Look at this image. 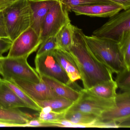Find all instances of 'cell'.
<instances>
[{"label": "cell", "mask_w": 130, "mask_h": 130, "mask_svg": "<svg viewBox=\"0 0 130 130\" xmlns=\"http://www.w3.org/2000/svg\"><path fill=\"white\" fill-rule=\"evenodd\" d=\"M82 29L74 26L73 46L68 51L77 66L84 89L113 79L112 73L99 61L90 51Z\"/></svg>", "instance_id": "cell-1"}, {"label": "cell", "mask_w": 130, "mask_h": 130, "mask_svg": "<svg viewBox=\"0 0 130 130\" xmlns=\"http://www.w3.org/2000/svg\"><path fill=\"white\" fill-rule=\"evenodd\" d=\"M84 38L94 57L112 73L117 74L127 68L118 42L93 35H85Z\"/></svg>", "instance_id": "cell-2"}, {"label": "cell", "mask_w": 130, "mask_h": 130, "mask_svg": "<svg viewBox=\"0 0 130 130\" xmlns=\"http://www.w3.org/2000/svg\"><path fill=\"white\" fill-rule=\"evenodd\" d=\"M2 12L9 39L12 42L31 27L32 12L28 0H17Z\"/></svg>", "instance_id": "cell-3"}, {"label": "cell", "mask_w": 130, "mask_h": 130, "mask_svg": "<svg viewBox=\"0 0 130 130\" xmlns=\"http://www.w3.org/2000/svg\"><path fill=\"white\" fill-rule=\"evenodd\" d=\"M26 58L3 57L2 74L6 80L20 79L35 83L41 81L38 74L28 63Z\"/></svg>", "instance_id": "cell-4"}, {"label": "cell", "mask_w": 130, "mask_h": 130, "mask_svg": "<svg viewBox=\"0 0 130 130\" xmlns=\"http://www.w3.org/2000/svg\"><path fill=\"white\" fill-rule=\"evenodd\" d=\"M70 23L68 11L59 0L48 10L44 19L40 35L42 42L56 36L64 26Z\"/></svg>", "instance_id": "cell-5"}, {"label": "cell", "mask_w": 130, "mask_h": 130, "mask_svg": "<svg viewBox=\"0 0 130 130\" xmlns=\"http://www.w3.org/2000/svg\"><path fill=\"white\" fill-rule=\"evenodd\" d=\"M130 31V9L124 10L110 17L93 35L118 42L124 32Z\"/></svg>", "instance_id": "cell-6"}, {"label": "cell", "mask_w": 130, "mask_h": 130, "mask_svg": "<svg viewBox=\"0 0 130 130\" xmlns=\"http://www.w3.org/2000/svg\"><path fill=\"white\" fill-rule=\"evenodd\" d=\"M54 51L36 55L35 61L36 71L40 76H45L52 77L70 86L71 84L56 58Z\"/></svg>", "instance_id": "cell-7"}, {"label": "cell", "mask_w": 130, "mask_h": 130, "mask_svg": "<svg viewBox=\"0 0 130 130\" xmlns=\"http://www.w3.org/2000/svg\"><path fill=\"white\" fill-rule=\"evenodd\" d=\"M40 37L31 27L21 33L13 41L7 57L28 58L41 44Z\"/></svg>", "instance_id": "cell-8"}, {"label": "cell", "mask_w": 130, "mask_h": 130, "mask_svg": "<svg viewBox=\"0 0 130 130\" xmlns=\"http://www.w3.org/2000/svg\"><path fill=\"white\" fill-rule=\"evenodd\" d=\"M114 108L105 111L99 116L102 121H112L121 125L122 127H130V91L117 94Z\"/></svg>", "instance_id": "cell-9"}, {"label": "cell", "mask_w": 130, "mask_h": 130, "mask_svg": "<svg viewBox=\"0 0 130 130\" xmlns=\"http://www.w3.org/2000/svg\"><path fill=\"white\" fill-rule=\"evenodd\" d=\"M82 95L79 99L68 111H79L100 116L105 111L114 108L115 99H106L99 98L80 90Z\"/></svg>", "instance_id": "cell-10"}, {"label": "cell", "mask_w": 130, "mask_h": 130, "mask_svg": "<svg viewBox=\"0 0 130 130\" xmlns=\"http://www.w3.org/2000/svg\"><path fill=\"white\" fill-rule=\"evenodd\" d=\"M34 100H48L60 97L42 79L39 83L20 79H12Z\"/></svg>", "instance_id": "cell-11"}, {"label": "cell", "mask_w": 130, "mask_h": 130, "mask_svg": "<svg viewBox=\"0 0 130 130\" xmlns=\"http://www.w3.org/2000/svg\"><path fill=\"white\" fill-rule=\"evenodd\" d=\"M123 10L122 6L117 4H99L79 6L71 8L76 15H85L90 17H111Z\"/></svg>", "instance_id": "cell-12"}, {"label": "cell", "mask_w": 130, "mask_h": 130, "mask_svg": "<svg viewBox=\"0 0 130 130\" xmlns=\"http://www.w3.org/2000/svg\"><path fill=\"white\" fill-rule=\"evenodd\" d=\"M64 119L66 128H100L101 121L98 116L74 111H67Z\"/></svg>", "instance_id": "cell-13"}, {"label": "cell", "mask_w": 130, "mask_h": 130, "mask_svg": "<svg viewBox=\"0 0 130 130\" xmlns=\"http://www.w3.org/2000/svg\"><path fill=\"white\" fill-rule=\"evenodd\" d=\"M32 12V28L40 37L45 17L50 9L59 0H28Z\"/></svg>", "instance_id": "cell-14"}, {"label": "cell", "mask_w": 130, "mask_h": 130, "mask_svg": "<svg viewBox=\"0 0 130 130\" xmlns=\"http://www.w3.org/2000/svg\"><path fill=\"white\" fill-rule=\"evenodd\" d=\"M40 77L60 97L65 98L75 103L82 95L80 90L75 89L70 85H67L55 78L45 76H41Z\"/></svg>", "instance_id": "cell-15"}, {"label": "cell", "mask_w": 130, "mask_h": 130, "mask_svg": "<svg viewBox=\"0 0 130 130\" xmlns=\"http://www.w3.org/2000/svg\"><path fill=\"white\" fill-rule=\"evenodd\" d=\"M54 54L71 84L81 80V76L77 66L68 52L58 48L55 50Z\"/></svg>", "instance_id": "cell-16"}, {"label": "cell", "mask_w": 130, "mask_h": 130, "mask_svg": "<svg viewBox=\"0 0 130 130\" xmlns=\"http://www.w3.org/2000/svg\"><path fill=\"white\" fill-rule=\"evenodd\" d=\"M0 107L6 109L26 108L28 106L7 85L0 80Z\"/></svg>", "instance_id": "cell-17"}, {"label": "cell", "mask_w": 130, "mask_h": 130, "mask_svg": "<svg viewBox=\"0 0 130 130\" xmlns=\"http://www.w3.org/2000/svg\"><path fill=\"white\" fill-rule=\"evenodd\" d=\"M118 89L115 81L112 79L99 83L87 89H82L83 91L99 98L106 99H115Z\"/></svg>", "instance_id": "cell-18"}, {"label": "cell", "mask_w": 130, "mask_h": 130, "mask_svg": "<svg viewBox=\"0 0 130 130\" xmlns=\"http://www.w3.org/2000/svg\"><path fill=\"white\" fill-rule=\"evenodd\" d=\"M33 118L18 108L6 109L0 107V122L28 127L27 123Z\"/></svg>", "instance_id": "cell-19"}, {"label": "cell", "mask_w": 130, "mask_h": 130, "mask_svg": "<svg viewBox=\"0 0 130 130\" xmlns=\"http://www.w3.org/2000/svg\"><path fill=\"white\" fill-rule=\"evenodd\" d=\"M74 26L70 23L63 26L56 35V41L60 49L68 52L73 44Z\"/></svg>", "instance_id": "cell-20"}, {"label": "cell", "mask_w": 130, "mask_h": 130, "mask_svg": "<svg viewBox=\"0 0 130 130\" xmlns=\"http://www.w3.org/2000/svg\"><path fill=\"white\" fill-rule=\"evenodd\" d=\"M42 108L48 107L52 111L56 112L67 111L74 102L63 97H58L48 100H34Z\"/></svg>", "instance_id": "cell-21"}, {"label": "cell", "mask_w": 130, "mask_h": 130, "mask_svg": "<svg viewBox=\"0 0 130 130\" xmlns=\"http://www.w3.org/2000/svg\"><path fill=\"white\" fill-rule=\"evenodd\" d=\"M0 80L7 85L17 96L28 105L29 108L39 112L41 111L42 108L24 90L17 85L12 80H6L0 78Z\"/></svg>", "instance_id": "cell-22"}, {"label": "cell", "mask_w": 130, "mask_h": 130, "mask_svg": "<svg viewBox=\"0 0 130 130\" xmlns=\"http://www.w3.org/2000/svg\"><path fill=\"white\" fill-rule=\"evenodd\" d=\"M118 43L126 67L130 70V31L123 33Z\"/></svg>", "instance_id": "cell-23"}, {"label": "cell", "mask_w": 130, "mask_h": 130, "mask_svg": "<svg viewBox=\"0 0 130 130\" xmlns=\"http://www.w3.org/2000/svg\"><path fill=\"white\" fill-rule=\"evenodd\" d=\"M67 111L56 112L52 111L48 107L42 108L37 114L36 118L44 122L54 123L61 119H64Z\"/></svg>", "instance_id": "cell-24"}, {"label": "cell", "mask_w": 130, "mask_h": 130, "mask_svg": "<svg viewBox=\"0 0 130 130\" xmlns=\"http://www.w3.org/2000/svg\"><path fill=\"white\" fill-rule=\"evenodd\" d=\"M68 12L71 8L79 6L99 4H116L109 0H60ZM119 5V4H118Z\"/></svg>", "instance_id": "cell-25"}, {"label": "cell", "mask_w": 130, "mask_h": 130, "mask_svg": "<svg viewBox=\"0 0 130 130\" xmlns=\"http://www.w3.org/2000/svg\"><path fill=\"white\" fill-rule=\"evenodd\" d=\"M116 74L115 82L118 88L123 92L130 91V70L126 68Z\"/></svg>", "instance_id": "cell-26"}, {"label": "cell", "mask_w": 130, "mask_h": 130, "mask_svg": "<svg viewBox=\"0 0 130 130\" xmlns=\"http://www.w3.org/2000/svg\"><path fill=\"white\" fill-rule=\"evenodd\" d=\"M36 55H39L43 53L54 51L59 48L55 36L50 37L42 42L40 45Z\"/></svg>", "instance_id": "cell-27"}, {"label": "cell", "mask_w": 130, "mask_h": 130, "mask_svg": "<svg viewBox=\"0 0 130 130\" xmlns=\"http://www.w3.org/2000/svg\"><path fill=\"white\" fill-rule=\"evenodd\" d=\"M12 42L9 38H0V57H3V54L9 50Z\"/></svg>", "instance_id": "cell-28"}, {"label": "cell", "mask_w": 130, "mask_h": 130, "mask_svg": "<svg viewBox=\"0 0 130 130\" xmlns=\"http://www.w3.org/2000/svg\"><path fill=\"white\" fill-rule=\"evenodd\" d=\"M0 38H9L2 11H0Z\"/></svg>", "instance_id": "cell-29"}, {"label": "cell", "mask_w": 130, "mask_h": 130, "mask_svg": "<svg viewBox=\"0 0 130 130\" xmlns=\"http://www.w3.org/2000/svg\"><path fill=\"white\" fill-rule=\"evenodd\" d=\"M116 4L122 6L123 10L130 9V0H109Z\"/></svg>", "instance_id": "cell-30"}, {"label": "cell", "mask_w": 130, "mask_h": 130, "mask_svg": "<svg viewBox=\"0 0 130 130\" xmlns=\"http://www.w3.org/2000/svg\"><path fill=\"white\" fill-rule=\"evenodd\" d=\"M17 0H0V11L4 10L12 5Z\"/></svg>", "instance_id": "cell-31"}, {"label": "cell", "mask_w": 130, "mask_h": 130, "mask_svg": "<svg viewBox=\"0 0 130 130\" xmlns=\"http://www.w3.org/2000/svg\"><path fill=\"white\" fill-rule=\"evenodd\" d=\"M0 127H26V126L23 125L15 124L0 122Z\"/></svg>", "instance_id": "cell-32"}, {"label": "cell", "mask_w": 130, "mask_h": 130, "mask_svg": "<svg viewBox=\"0 0 130 130\" xmlns=\"http://www.w3.org/2000/svg\"><path fill=\"white\" fill-rule=\"evenodd\" d=\"M2 57H0V74H2Z\"/></svg>", "instance_id": "cell-33"}]
</instances>
